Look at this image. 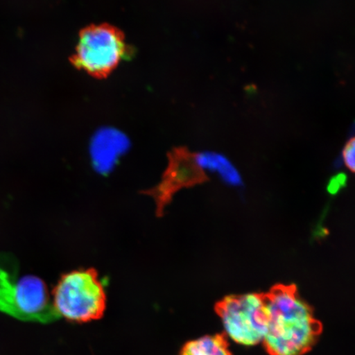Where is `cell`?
<instances>
[{"instance_id": "6da1fadb", "label": "cell", "mask_w": 355, "mask_h": 355, "mask_svg": "<svg viewBox=\"0 0 355 355\" xmlns=\"http://www.w3.org/2000/svg\"><path fill=\"white\" fill-rule=\"evenodd\" d=\"M266 331L263 344L270 355H304L321 334L322 325L294 285L274 286L265 295Z\"/></svg>"}, {"instance_id": "7a4b0ae2", "label": "cell", "mask_w": 355, "mask_h": 355, "mask_svg": "<svg viewBox=\"0 0 355 355\" xmlns=\"http://www.w3.org/2000/svg\"><path fill=\"white\" fill-rule=\"evenodd\" d=\"M52 303L59 316L69 321L87 322L103 317L106 295L97 270L78 269L62 275Z\"/></svg>"}, {"instance_id": "3957f363", "label": "cell", "mask_w": 355, "mask_h": 355, "mask_svg": "<svg viewBox=\"0 0 355 355\" xmlns=\"http://www.w3.org/2000/svg\"><path fill=\"white\" fill-rule=\"evenodd\" d=\"M130 54L121 31L109 24L92 25L80 33L71 61L91 76L104 78Z\"/></svg>"}, {"instance_id": "277c9868", "label": "cell", "mask_w": 355, "mask_h": 355, "mask_svg": "<svg viewBox=\"0 0 355 355\" xmlns=\"http://www.w3.org/2000/svg\"><path fill=\"white\" fill-rule=\"evenodd\" d=\"M0 306L24 321L51 323L59 320L46 284L35 276L17 278L7 272L0 275Z\"/></svg>"}, {"instance_id": "5b68a950", "label": "cell", "mask_w": 355, "mask_h": 355, "mask_svg": "<svg viewBox=\"0 0 355 355\" xmlns=\"http://www.w3.org/2000/svg\"><path fill=\"white\" fill-rule=\"evenodd\" d=\"M225 334L234 343L254 346L263 343L268 323L265 295L225 297L216 306Z\"/></svg>"}, {"instance_id": "8992f818", "label": "cell", "mask_w": 355, "mask_h": 355, "mask_svg": "<svg viewBox=\"0 0 355 355\" xmlns=\"http://www.w3.org/2000/svg\"><path fill=\"white\" fill-rule=\"evenodd\" d=\"M208 180L205 171L198 163L196 153H191L186 148H175L168 153V166L159 183L141 193L153 198L157 207L155 214L162 217L178 191L192 188Z\"/></svg>"}, {"instance_id": "52a82bcc", "label": "cell", "mask_w": 355, "mask_h": 355, "mask_svg": "<svg viewBox=\"0 0 355 355\" xmlns=\"http://www.w3.org/2000/svg\"><path fill=\"white\" fill-rule=\"evenodd\" d=\"M180 355H232L227 340L221 335L204 336L189 341Z\"/></svg>"}, {"instance_id": "ba28073f", "label": "cell", "mask_w": 355, "mask_h": 355, "mask_svg": "<svg viewBox=\"0 0 355 355\" xmlns=\"http://www.w3.org/2000/svg\"><path fill=\"white\" fill-rule=\"evenodd\" d=\"M209 171L218 172L225 183L230 185L239 186L242 184L238 171L223 155L213 153Z\"/></svg>"}, {"instance_id": "9c48e42d", "label": "cell", "mask_w": 355, "mask_h": 355, "mask_svg": "<svg viewBox=\"0 0 355 355\" xmlns=\"http://www.w3.org/2000/svg\"><path fill=\"white\" fill-rule=\"evenodd\" d=\"M343 162L350 172L355 170V141L354 137L347 141L343 149Z\"/></svg>"}, {"instance_id": "30bf717a", "label": "cell", "mask_w": 355, "mask_h": 355, "mask_svg": "<svg viewBox=\"0 0 355 355\" xmlns=\"http://www.w3.org/2000/svg\"><path fill=\"white\" fill-rule=\"evenodd\" d=\"M346 184H347V176L344 173H340L333 176L328 182L327 192L331 195H336L345 187Z\"/></svg>"}]
</instances>
